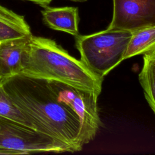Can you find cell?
Wrapping results in <instances>:
<instances>
[{
  "instance_id": "obj_1",
  "label": "cell",
  "mask_w": 155,
  "mask_h": 155,
  "mask_svg": "<svg viewBox=\"0 0 155 155\" xmlns=\"http://www.w3.org/2000/svg\"><path fill=\"white\" fill-rule=\"evenodd\" d=\"M1 82L12 102L36 129L57 141L65 152L81 151L95 137L79 113L56 94L47 80L17 74Z\"/></svg>"
},
{
  "instance_id": "obj_2",
  "label": "cell",
  "mask_w": 155,
  "mask_h": 155,
  "mask_svg": "<svg viewBox=\"0 0 155 155\" xmlns=\"http://www.w3.org/2000/svg\"><path fill=\"white\" fill-rule=\"evenodd\" d=\"M19 74L63 82L99 95L104 80L54 40L33 35L23 53Z\"/></svg>"
},
{
  "instance_id": "obj_3",
  "label": "cell",
  "mask_w": 155,
  "mask_h": 155,
  "mask_svg": "<svg viewBox=\"0 0 155 155\" xmlns=\"http://www.w3.org/2000/svg\"><path fill=\"white\" fill-rule=\"evenodd\" d=\"M132 32L107 28L75 38L81 61L96 75L104 78L124 59Z\"/></svg>"
},
{
  "instance_id": "obj_4",
  "label": "cell",
  "mask_w": 155,
  "mask_h": 155,
  "mask_svg": "<svg viewBox=\"0 0 155 155\" xmlns=\"http://www.w3.org/2000/svg\"><path fill=\"white\" fill-rule=\"evenodd\" d=\"M0 148L22 152L65 153L64 148L47 134L0 116Z\"/></svg>"
},
{
  "instance_id": "obj_5",
  "label": "cell",
  "mask_w": 155,
  "mask_h": 155,
  "mask_svg": "<svg viewBox=\"0 0 155 155\" xmlns=\"http://www.w3.org/2000/svg\"><path fill=\"white\" fill-rule=\"evenodd\" d=\"M155 25V0H113V16L107 28L131 32Z\"/></svg>"
},
{
  "instance_id": "obj_6",
  "label": "cell",
  "mask_w": 155,
  "mask_h": 155,
  "mask_svg": "<svg viewBox=\"0 0 155 155\" xmlns=\"http://www.w3.org/2000/svg\"><path fill=\"white\" fill-rule=\"evenodd\" d=\"M43 22L51 29L61 31L74 36L79 35V9L75 7H53L49 5L41 11Z\"/></svg>"
},
{
  "instance_id": "obj_7",
  "label": "cell",
  "mask_w": 155,
  "mask_h": 155,
  "mask_svg": "<svg viewBox=\"0 0 155 155\" xmlns=\"http://www.w3.org/2000/svg\"><path fill=\"white\" fill-rule=\"evenodd\" d=\"M30 36L3 41L0 44V81L19 74Z\"/></svg>"
},
{
  "instance_id": "obj_8",
  "label": "cell",
  "mask_w": 155,
  "mask_h": 155,
  "mask_svg": "<svg viewBox=\"0 0 155 155\" xmlns=\"http://www.w3.org/2000/svg\"><path fill=\"white\" fill-rule=\"evenodd\" d=\"M31 35L30 27L24 16L0 4V40L2 42Z\"/></svg>"
},
{
  "instance_id": "obj_9",
  "label": "cell",
  "mask_w": 155,
  "mask_h": 155,
  "mask_svg": "<svg viewBox=\"0 0 155 155\" xmlns=\"http://www.w3.org/2000/svg\"><path fill=\"white\" fill-rule=\"evenodd\" d=\"M155 50V25L132 32L124 59L136 55L144 54Z\"/></svg>"
},
{
  "instance_id": "obj_10",
  "label": "cell",
  "mask_w": 155,
  "mask_h": 155,
  "mask_svg": "<svg viewBox=\"0 0 155 155\" xmlns=\"http://www.w3.org/2000/svg\"><path fill=\"white\" fill-rule=\"evenodd\" d=\"M143 65L139 74V81L145 97L155 113V50L143 54Z\"/></svg>"
},
{
  "instance_id": "obj_11",
  "label": "cell",
  "mask_w": 155,
  "mask_h": 155,
  "mask_svg": "<svg viewBox=\"0 0 155 155\" xmlns=\"http://www.w3.org/2000/svg\"><path fill=\"white\" fill-rule=\"evenodd\" d=\"M0 116L36 130L31 122L12 102L4 89L1 81H0Z\"/></svg>"
},
{
  "instance_id": "obj_12",
  "label": "cell",
  "mask_w": 155,
  "mask_h": 155,
  "mask_svg": "<svg viewBox=\"0 0 155 155\" xmlns=\"http://www.w3.org/2000/svg\"><path fill=\"white\" fill-rule=\"evenodd\" d=\"M23 1H30L31 2L34 4H36L40 7L44 8L46 6H48L50 5L51 2L53 0H23Z\"/></svg>"
},
{
  "instance_id": "obj_13",
  "label": "cell",
  "mask_w": 155,
  "mask_h": 155,
  "mask_svg": "<svg viewBox=\"0 0 155 155\" xmlns=\"http://www.w3.org/2000/svg\"><path fill=\"white\" fill-rule=\"evenodd\" d=\"M0 154H24L22 152L0 148Z\"/></svg>"
},
{
  "instance_id": "obj_14",
  "label": "cell",
  "mask_w": 155,
  "mask_h": 155,
  "mask_svg": "<svg viewBox=\"0 0 155 155\" xmlns=\"http://www.w3.org/2000/svg\"><path fill=\"white\" fill-rule=\"evenodd\" d=\"M69 1H74V2H86L87 0H69Z\"/></svg>"
},
{
  "instance_id": "obj_15",
  "label": "cell",
  "mask_w": 155,
  "mask_h": 155,
  "mask_svg": "<svg viewBox=\"0 0 155 155\" xmlns=\"http://www.w3.org/2000/svg\"><path fill=\"white\" fill-rule=\"evenodd\" d=\"M1 42H2V41H1V40H0V44H1Z\"/></svg>"
}]
</instances>
